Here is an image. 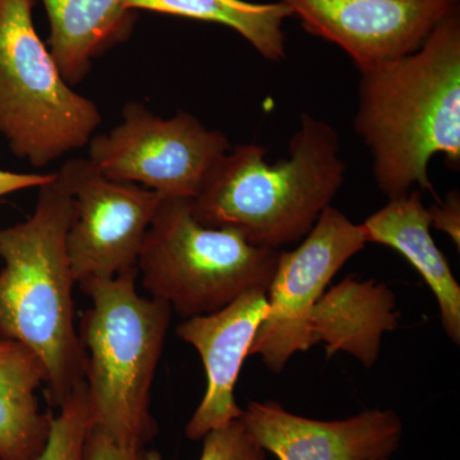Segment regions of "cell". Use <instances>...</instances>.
Here are the masks:
<instances>
[{
	"mask_svg": "<svg viewBox=\"0 0 460 460\" xmlns=\"http://www.w3.org/2000/svg\"><path fill=\"white\" fill-rule=\"evenodd\" d=\"M359 74L354 129L370 150L378 190L392 199L419 186L438 201L432 157L460 166V14L410 56Z\"/></svg>",
	"mask_w": 460,
	"mask_h": 460,
	"instance_id": "6da1fadb",
	"label": "cell"
},
{
	"mask_svg": "<svg viewBox=\"0 0 460 460\" xmlns=\"http://www.w3.org/2000/svg\"><path fill=\"white\" fill-rule=\"evenodd\" d=\"M339 150L332 126L304 113L286 159L269 163L257 144L230 148L190 199L193 217L210 228L235 229L257 246L280 250L301 241L343 184Z\"/></svg>",
	"mask_w": 460,
	"mask_h": 460,
	"instance_id": "7a4b0ae2",
	"label": "cell"
},
{
	"mask_svg": "<svg viewBox=\"0 0 460 460\" xmlns=\"http://www.w3.org/2000/svg\"><path fill=\"white\" fill-rule=\"evenodd\" d=\"M26 222L0 229V337L25 345L47 370V398L59 408L84 381V353L75 329L66 235L75 201L56 178L39 187Z\"/></svg>",
	"mask_w": 460,
	"mask_h": 460,
	"instance_id": "3957f363",
	"label": "cell"
},
{
	"mask_svg": "<svg viewBox=\"0 0 460 460\" xmlns=\"http://www.w3.org/2000/svg\"><path fill=\"white\" fill-rule=\"evenodd\" d=\"M138 270L115 278H89L78 287L91 307L80 323L91 426L118 444L145 449L157 434L150 390L172 307L136 290Z\"/></svg>",
	"mask_w": 460,
	"mask_h": 460,
	"instance_id": "277c9868",
	"label": "cell"
},
{
	"mask_svg": "<svg viewBox=\"0 0 460 460\" xmlns=\"http://www.w3.org/2000/svg\"><path fill=\"white\" fill-rule=\"evenodd\" d=\"M279 253L251 243L235 229L202 226L190 199H163L137 269L148 295L186 320L217 313L248 290L268 293Z\"/></svg>",
	"mask_w": 460,
	"mask_h": 460,
	"instance_id": "5b68a950",
	"label": "cell"
},
{
	"mask_svg": "<svg viewBox=\"0 0 460 460\" xmlns=\"http://www.w3.org/2000/svg\"><path fill=\"white\" fill-rule=\"evenodd\" d=\"M35 0H0V135L35 168L86 146L102 122L66 83L32 20Z\"/></svg>",
	"mask_w": 460,
	"mask_h": 460,
	"instance_id": "8992f818",
	"label": "cell"
},
{
	"mask_svg": "<svg viewBox=\"0 0 460 460\" xmlns=\"http://www.w3.org/2000/svg\"><path fill=\"white\" fill-rule=\"evenodd\" d=\"M89 144V159L111 180L184 199L201 192L232 148L223 132L206 128L195 115L164 119L136 102L123 108L122 123Z\"/></svg>",
	"mask_w": 460,
	"mask_h": 460,
	"instance_id": "52a82bcc",
	"label": "cell"
},
{
	"mask_svg": "<svg viewBox=\"0 0 460 460\" xmlns=\"http://www.w3.org/2000/svg\"><path fill=\"white\" fill-rule=\"evenodd\" d=\"M366 244L361 226L329 206L298 247L280 251L266 293L268 314L248 357H261L268 370L280 374L292 356L313 348L310 317L314 305L344 263Z\"/></svg>",
	"mask_w": 460,
	"mask_h": 460,
	"instance_id": "ba28073f",
	"label": "cell"
},
{
	"mask_svg": "<svg viewBox=\"0 0 460 460\" xmlns=\"http://www.w3.org/2000/svg\"><path fill=\"white\" fill-rule=\"evenodd\" d=\"M57 175L75 201L66 251L75 283L138 270L142 244L162 196L111 180L90 159L68 160Z\"/></svg>",
	"mask_w": 460,
	"mask_h": 460,
	"instance_id": "9c48e42d",
	"label": "cell"
},
{
	"mask_svg": "<svg viewBox=\"0 0 460 460\" xmlns=\"http://www.w3.org/2000/svg\"><path fill=\"white\" fill-rule=\"evenodd\" d=\"M311 35L337 45L359 72L414 53L460 0H277Z\"/></svg>",
	"mask_w": 460,
	"mask_h": 460,
	"instance_id": "30bf717a",
	"label": "cell"
},
{
	"mask_svg": "<svg viewBox=\"0 0 460 460\" xmlns=\"http://www.w3.org/2000/svg\"><path fill=\"white\" fill-rule=\"evenodd\" d=\"M242 420L253 440L279 460L389 458L402 435L401 420L393 411L317 420L289 413L275 402H251Z\"/></svg>",
	"mask_w": 460,
	"mask_h": 460,
	"instance_id": "8fae6325",
	"label": "cell"
},
{
	"mask_svg": "<svg viewBox=\"0 0 460 460\" xmlns=\"http://www.w3.org/2000/svg\"><path fill=\"white\" fill-rule=\"evenodd\" d=\"M268 314L265 290L243 293L217 313L190 317L178 325V337L192 345L204 362L208 386L190 420L186 435L202 440L211 429L242 419L234 387L260 323Z\"/></svg>",
	"mask_w": 460,
	"mask_h": 460,
	"instance_id": "7c38bea8",
	"label": "cell"
},
{
	"mask_svg": "<svg viewBox=\"0 0 460 460\" xmlns=\"http://www.w3.org/2000/svg\"><path fill=\"white\" fill-rule=\"evenodd\" d=\"M394 293L376 280L348 275L323 293L310 317L313 345L325 344L326 358L352 354L365 367L376 363L383 335L398 326Z\"/></svg>",
	"mask_w": 460,
	"mask_h": 460,
	"instance_id": "4fadbf2b",
	"label": "cell"
},
{
	"mask_svg": "<svg viewBox=\"0 0 460 460\" xmlns=\"http://www.w3.org/2000/svg\"><path fill=\"white\" fill-rule=\"evenodd\" d=\"M367 243L398 251L428 283L440 308L447 338L460 343V287L449 262L436 246L431 220L420 190L392 199L381 210L359 224Z\"/></svg>",
	"mask_w": 460,
	"mask_h": 460,
	"instance_id": "5bb4252c",
	"label": "cell"
},
{
	"mask_svg": "<svg viewBox=\"0 0 460 460\" xmlns=\"http://www.w3.org/2000/svg\"><path fill=\"white\" fill-rule=\"evenodd\" d=\"M50 23L49 51L66 84L86 77L93 58L128 38L135 12L124 0H41Z\"/></svg>",
	"mask_w": 460,
	"mask_h": 460,
	"instance_id": "9a60e30c",
	"label": "cell"
},
{
	"mask_svg": "<svg viewBox=\"0 0 460 460\" xmlns=\"http://www.w3.org/2000/svg\"><path fill=\"white\" fill-rule=\"evenodd\" d=\"M47 370L25 345L0 337V459L33 460L49 438L50 413H42L36 390Z\"/></svg>",
	"mask_w": 460,
	"mask_h": 460,
	"instance_id": "2e32d148",
	"label": "cell"
},
{
	"mask_svg": "<svg viewBox=\"0 0 460 460\" xmlns=\"http://www.w3.org/2000/svg\"><path fill=\"white\" fill-rule=\"evenodd\" d=\"M133 11L146 9L172 16L219 23L241 35L269 62L286 59L284 22L292 17L279 2L252 3L246 0H124Z\"/></svg>",
	"mask_w": 460,
	"mask_h": 460,
	"instance_id": "e0dca14e",
	"label": "cell"
},
{
	"mask_svg": "<svg viewBox=\"0 0 460 460\" xmlns=\"http://www.w3.org/2000/svg\"><path fill=\"white\" fill-rule=\"evenodd\" d=\"M91 428L86 383H81L59 407L51 420L49 438L33 460H86Z\"/></svg>",
	"mask_w": 460,
	"mask_h": 460,
	"instance_id": "ac0fdd59",
	"label": "cell"
},
{
	"mask_svg": "<svg viewBox=\"0 0 460 460\" xmlns=\"http://www.w3.org/2000/svg\"><path fill=\"white\" fill-rule=\"evenodd\" d=\"M199 460H268L266 450L253 440L242 419L232 420L205 435ZM146 460H163L157 452H146Z\"/></svg>",
	"mask_w": 460,
	"mask_h": 460,
	"instance_id": "d6986e66",
	"label": "cell"
},
{
	"mask_svg": "<svg viewBox=\"0 0 460 460\" xmlns=\"http://www.w3.org/2000/svg\"><path fill=\"white\" fill-rule=\"evenodd\" d=\"M86 460H146V450L122 447L102 429L91 426L86 441Z\"/></svg>",
	"mask_w": 460,
	"mask_h": 460,
	"instance_id": "ffe728a7",
	"label": "cell"
},
{
	"mask_svg": "<svg viewBox=\"0 0 460 460\" xmlns=\"http://www.w3.org/2000/svg\"><path fill=\"white\" fill-rule=\"evenodd\" d=\"M431 228L449 235L460 248V196L458 190H452L445 199H438L428 208Z\"/></svg>",
	"mask_w": 460,
	"mask_h": 460,
	"instance_id": "44dd1931",
	"label": "cell"
},
{
	"mask_svg": "<svg viewBox=\"0 0 460 460\" xmlns=\"http://www.w3.org/2000/svg\"><path fill=\"white\" fill-rule=\"evenodd\" d=\"M54 178H56V172L38 174V172H14L0 169V199L18 190L32 189V187L39 189Z\"/></svg>",
	"mask_w": 460,
	"mask_h": 460,
	"instance_id": "7402d4cb",
	"label": "cell"
},
{
	"mask_svg": "<svg viewBox=\"0 0 460 460\" xmlns=\"http://www.w3.org/2000/svg\"><path fill=\"white\" fill-rule=\"evenodd\" d=\"M372 460H389V458H377V459H372Z\"/></svg>",
	"mask_w": 460,
	"mask_h": 460,
	"instance_id": "603a6c76",
	"label": "cell"
},
{
	"mask_svg": "<svg viewBox=\"0 0 460 460\" xmlns=\"http://www.w3.org/2000/svg\"><path fill=\"white\" fill-rule=\"evenodd\" d=\"M0 460H2V459H0Z\"/></svg>",
	"mask_w": 460,
	"mask_h": 460,
	"instance_id": "cb8c5ba5",
	"label": "cell"
}]
</instances>
